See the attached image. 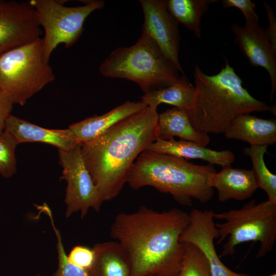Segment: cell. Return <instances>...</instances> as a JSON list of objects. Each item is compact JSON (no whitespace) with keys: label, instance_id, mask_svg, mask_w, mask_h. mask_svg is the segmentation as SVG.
<instances>
[{"label":"cell","instance_id":"20","mask_svg":"<svg viewBox=\"0 0 276 276\" xmlns=\"http://www.w3.org/2000/svg\"><path fill=\"white\" fill-rule=\"evenodd\" d=\"M157 138L169 140L177 136L205 147L210 142L209 134L196 130L192 126L187 112L174 107L158 114Z\"/></svg>","mask_w":276,"mask_h":276},{"label":"cell","instance_id":"3","mask_svg":"<svg viewBox=\"0 0 276 276\" xmlns=\"http://www.w3.org/2000/svg\"><path fill=\"white\" fill-rule=\"evenodd\" d=\"M195 92L187 113L193 127L207 133H223L236 116L271 109L251 96L227 60L220 72L208 75L195 65Z\"/></svg>","mask_w":276,"mask_h":276},{"label":"cell","instance_id":"18","mask_svg":"<svg viewBox=\"0 0 276 276\" xmlns=\"http://www.w3.org/2000/svg\"><path fill=\"white\" fill-rule=\"evenodd\" d=\"M226 138L242 141L250 146H268L276 142V120L241 114L230 122L223 133Z\"/></svg>","mask_w":276,"mask_h":276},{"label":"cell","instance_id":"16","mask_svg":"<svg viewBox=\"0 0 276 276\" xmlns=\"http://www.w3.org/2000/svg\"><path fill=\"white\" fill-rule=\"evenodd\" d=\"M208 185L218 191L219 202L230 199L242 201L250 198L258 189L251 170L222 167L220 172L210 173Z\"/></svg>","mask_w":276,"mask_h":276},{"label":"cell","instance_id":"8","mask_svg":"<svg viewBox=\"0 0 276 276\" xmlns=\"http://www.w3.org/2000/svg\"><path fill=\"white\" fill-rule=\"evenodd\" d=\"M39 26L42 28L43 51L49 61L53 52L61 44L66 48L73 45L83 31L86 18L94 11L104 7L103 1H88L83 6L68 7L63 1L30 0Z\"/></svg>","mask_w":276,"mask_h":276},{"label":"cell","instance_id":"5","mask_svg":"<svg viewBox=\"0 0 276 276\" xmlns=\"http://www.w3.org/2000/svg\"><path fill=\"white\" fill-rule=\"evenodd\" d=\"M99 72L105 77L132 81L144 94L170 86L180 76L155 42L142 31L134 44L114 49L101 63Z\"/></svg>","mask_w":276,"mask_h":276},{"label":"cell","instance_id":"10","mask_svg":"<svg viewBox=\"0 0 276 276\" xmlns=\"http://www.w3.org/2000/svg\"><path fill=\"white\" fill-rule=\"evenodd\" d=\"M144 13L142 31L155 42L177 70L185 75L179 58L178 23L168 10L166 0H140Z\"/></svg>","mask_w":276,"mask_h":276},{"label":"cell","instance_id":"25","mask_svg":"<svg viewBox=\"0 0 276 276\" xmlns=\"http://www.w3.org/2000/svg\"><path fill=\"white\" fill-rule=\"evenodd\" d=\"M185 243L177 276H211L210 265L203 252L195 245Z\"/></svg>","mask_w":276,"mask_h":276},{"label":"cell","instance_id":"1","mask_svg":"<svg viewBox=\"0 0 276 276\" xmlns=\"http://www.w3.org/2000/svg\"><path fill=\"white\" fill-rule=\"evenodd\" d=\"M189 222L181 210L159 212L142 205L117 215L110 235L127 255L131 276H177L185 249L179 238Z\"/></svg>","mask_w":276,"mask_h":276},{"label":"cell","instance_id":"14","mask_svg":"<svg viewBox=\"0 0 276 276\" xmlns=\"http://www.w3.org/2000/svg\"><path fill=\"white\" fill-rule=\"evenodd\" d=\"M4 131L10 133L18 144L38 142L69 151L79 144L73 132L65 129H51L40 127L12 114L7 118Z\"/></svg>","mask_w":276,"mask_h":276},{"label":"cell","instance_id":"9","mask_svg":"<svg viewBox=\"0 0 276 276\" xmlns=\"http://www.w3.org/2000/svg\"><path fill=\"white\" fill-rule=\"evenodd\" d=\"M59 164L66 182L65 217L80 212L84 218L90 209L99 212L103 201L84 164L81 144L69 151L58 150Z\"/></svg>","mask_w":276,"mask_h":276},{"label":"cell","instance_id":"24","mask_svg":"<svg viewBox=\"0 0 276 276\" xmlns=\"http://www.w3.org/2000/svg\"><path fill=\"white\" fill-rule=\"evenodd\" d=\"M41 212L48 216L56 236L58 266L52 276H90L88 271L72 264L68 259L60 230L55 225L52 211L48 204L44 205Z\"/></svg>","mask_w":276,"mask_h":276},{"label":"cell","instance_id":"17","mask_svg":"<svg viewBox=\"0 0 276 276\" xmlns=\"http://www.w3.org/2000/svg\"><path fill=\"white\" fill-rule=\"evenodd\" d=\"M142 102L127 101L101 116H93L69 126L79 144L93 141L120 121L143 110Z\"/></svg>","mask_w":276,"mask_h":276},{"label":"cell","instance_id":"2","mask_svg":"<svg viewBox=\"0 0 276 276\" xmlns=\"http://www.w3.org/2000/svg\"><path fill=\"white\" fill-rule=\"evenodd\" d=\"M157 108L147 106L81 144L84 164L102 201L119 195L139 155L158 137Z\"/></svg>","mask_w":276,"mask_h":276},{"label":"cell","instance_id":"11","mask_svg":"<svg viewBox=\"0 0 276 276\" xmlns=\"http://www.w3.org/2000/svg\"><path fill=\"white\" fill-rule=\"evenodd\" d=\"M41 34L29 1L0 0V55L40 37Z\"/></svg>","mask_w":276,"mask_h":276},{"label":"cell","instance_id":"21","mask_svg":"<svg viewBox=\"0 0 276 276\" xmlns=\"http://www.w3.org/2000/svg\"><path fill=\"white\" fill-rule=\"evenodd\" d=\"M195 92L194 85L185 75H181L170 86L144 94L141 101L148 106L157 108L161 103H166L187 112L193 101Z\"/></svg>","mask_w":276,"mask_h":276},{"label":"cell","instance_id":"19","mask_svg":"<svg viewBox=\"0 0 276 276\" xmlns=\"http://www.w3.org/2000/svg\"><path fill=\"white\" fill-rule=\"evenodd\" d=\"M94 259L90 276H131V266L124 250L116 241L98 243L92 248Z\"/></svg>","mask_w":276,"mask_h":276},{"label":"cell","instance_id":"31","mask_svg":"<svg viewBox=\"0 0 276 276\" xmlns=\"http://www.w3.org/2000/svg\"><path fill=\"white\" fill-rule=\"evenodd\" d=\"M266 276H276V274H275V273H273L272 274L266 275Z\"/></svg>","mask_w":276,"mask_h":276},{"label":"cell","instance_id":"26","mask_svg":"<svg viewBox=\"0 0 276 276\" xmlns=\"http://www.w3.org/2000/svg\"><path fill=\"white\" fill-rule=\"evenodd\" d=\"M18 144L7 131L0 134V175L10 178L16 172L15 149Z\"/></svg>","mask_w":276,"mask_h":276},{"label":"cell","instance_id":"4","mask_svg":"<svg viewBox=\"0 0 276 276\" xmlns=\"http://www.w3.org/2000/svg\"><path fill=\"white\" fill-rule=\"evenodd\" d=\"M216 172L213 165H198L174 156L148 150L142 152L133 164L127 183L133 189L152 187L171 194L179 204L191 206L192 199L210 201L214 189L208 185L209 175Z\"/></svg>","mask_w":276,"mask_h":276},{"label":"cell","instance_id":"27","mask_svg":"<svg viewBox=\"0 0 276 276\" xmlns=\"http://www.w3.org/2000/svg\"><path fill=\"white\" fill-rule=\"evenodd\" d=\"M67 257L74 265L88 271L93 263L94 253L92 248L77 245L71 249Z\"/></svg>","mask_w":276,"mask_h":276},{"label":"cell","instance_id":"33","mask_svg":"<svg viewBox=\"0 0 276 276\" xmlns=\"http://www.w3.org/2000/svg\"><path fill=\"white\" fill-rule=\"evenodd\" d=\"M34 276H42L41 274H36Z\"/></svg>","mask_w":276,"mask_h":276},{"label":"cell","instance_id":"7","mask_svg":"<svg viewBox=\"0 0 276 276\" xmlns=\"http://www.w3.org/2000/svg\"><path fill=\"white\" fill-rule=\"evenodd\" d=\"M55 79L41 37L0 55V89L14 104L25 105Z\"/></svg>","mask_w":276,"mask_h":276},{"label":"cell","instance_id":"15","mask_svg":"<svg viewBox=\"0 0 276 276\" xmlns=\"http://www.w3.org/2000/svg\"><path fill=\"white\" fill-rule=\"evenodd\" d=\"M147 150L186 159H199L222 167L231 166L235 159L234 154L229 150L216 151L193 142L174 138L167 140L157 138Z\"/></svg>","mask_w":276,"mask_h":276},{"label":"cell","instance_id":"28","mask_svg":"<svg viewBox=\"0 0 276 276\" xmlns=\"http://www.w3.org/2000/svg\"><path fill=\"white\" fill-rule=\"evenodd\" d=\"M224 8L236 7L243 13L246 22L259 21V17L255 11L256 4L250 0H223Z\"/></svg>","mask_w":276,"mask_h":276},{"label":"cell","instance_id":"32","mask_svg":"<svg viewBox=\"0 0 276 276\" xmlns=\"http://www.w3.org/2000/svg\"><path fill=\"white\" fill-rule=\"evenodd\" d=\"M145 276H157V275H152V274H149V275H145Z\"/></svg>","mask_w":276,"mask_h":276},{"label":"cell","instance_id":"12","mask_svg":"<svg viewBox=\"0 0 276 276\" xmlns=\"http://www.w3.org/2000/svg\"><path fill=\"white\" fill-rule=\"evenodd\" d=\"M214 212L193 209L189 214L190 222L182 233L179 241L197 246L207 259L211 276H244L227 268L216 251L214 240L219 237L214 218Z\"/></svg>","mask_w":276,"mask_h":276},{"label":"cell","instance_id":"30","mask_svg":"<svg viewBox=\"0 0 276 276\" xmlns=\"http://www.w3.org/2000/svg\"><path fill=\"white\" fill-rule=\"evenodd\" d=\"M264 7L267 12L268 27L266 29L268 40L273 50L276 52V17L273 9L267 2H264Z\"/></svg>","mask_w":276,"mask_h":276},{"label":"cell","instance_id":"29","mask_svg":"<svg viewBox=\"0 0 276 276\" xmlns=\"http://www.w3.org/2000/svg\"><path fill=\"white\" fill-rule=\"evenodd\" d=\"M14 105L11 100L0 89V134L4 131L6 121L11 114Z\"/></svg>","mask_w":276,"mask_h":276},{"label":"cell","instance_id":"6","mask_svg":"<svg viewBox=\"0 0 276 276\" xmlns=\"http://www.w3.org/2000/svg\"><path fill=\"white\" fill-rule=\"evenodd\" d=\"M214 218L224 220L215 223L218 245L227 238L219 257L232 256L236 247L247 242H259L257 258L271 252L276 240V204L268 200L256 203L252 199L239 209L214 213Z\"/></svg>","mask_w":276,"mask_h":276},{"label":"cell","instance_id":"13","mask_svg":"<svg viewBox=\"0 0 276 276\" xmlns=\"http://www.w3.org/2000/svg\"><path fill=\"white\" fill-rule=\"evenodd\" d=\"M234 41L249 63L264 68L268 72L271 82L270 101L276 90V52L268 40L266 29L259 21L246 22L244 26L233 23L231 27Z\"/></svg>","mask_w":276,"mask_h":276},{"label":"cell","instance_id":"22","mask_svg":"<svg viewBox=\"0 0 276 276\" xmlns=\"http://www.w3.org/2000/svg\"><path fill=\"white\" fill-rule=\"evenodd\" d=\"M216 0H167L168 11L178 23L184 25L200 38L201 35L202 16L208 11L210 5Z\"/></svg>","mask_w":276,"mask_h":276},{"label":"cell","instance_id":"23","mask_svg":"<svg viewBox=\"0 0 276 276\" xmlns=\"http://www.w3.org/2000/svg\"><path fill=\"white\" fill-rule=\"evenodd\" d=\"M267 146H250L243 149L244 155L249 156L257 188L262 189L267 194L268 201L276 204V175L267 167L264 156Z\"/></svg>","mask_w":276,"mask_h":276}]
</instances>
